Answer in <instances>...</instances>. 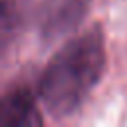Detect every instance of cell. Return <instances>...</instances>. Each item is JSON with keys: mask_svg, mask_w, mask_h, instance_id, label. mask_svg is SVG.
<instances>
[{"mask_svg": "<svg viewBox=\"0 0 127 127\" xmlns=\"http://www.w3.org/2000/svg\"><path fill=\"white\" fill-rule=\"evenodd\" d=\"M105 69V44L99 26L73 36L48 62L38 93L54 117L71 115L99 83Z\"/></svg>", "mask_w": 127, "mask_h": 127, "instance_id": "6da1fadb", "label": "cell"}, {"mask_svg": "<svg viewBox=\"0 0 127 127\" xmlns=\"http://www.w3.org/2000/svg\"><path fill=\"white\" fill-rule=\"evenodd\" d=\"M91 0H46L40 12V30L48 40L69 34L83 20Z\"/></svg>", "mask_w": 127, "mask_h": 127, "instance_id": "7a4b0ae2", "label": "cell"}, {"mask_svg": "<svg viewBox=\"0 0 127 127\" xmlns=\"http://www.w3.org/2000/svg\"><path fill=\"white\" fill-rule=\"evenodd\" d=\"M2 123L6 127H38L44 123L34 95L26 87H12L2 97Z\"/></svg>", "mask_w": 127, "mask_h": 127, "instance_id": "3957f363", "label": "cell"}]
</instances>
